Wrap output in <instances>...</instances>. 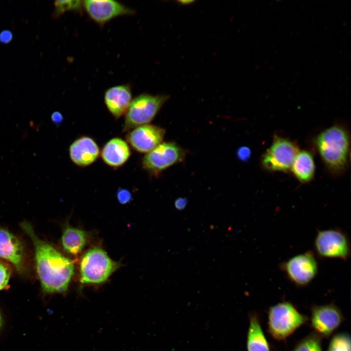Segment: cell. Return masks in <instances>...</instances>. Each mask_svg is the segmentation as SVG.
I'll list each match as a JSON object with an SVG mask.
<instances>
[{
  "mask_svg": "<svg viewBox=\"0 0 351 351\" xmlns=\"http://www.w3.org/2000/svg\"><path fill=\"white\" fill-rule=\"evenodd\" d=\"M20 226L33 244L36 270L43 292H65L74 274L73 262L39 237L29 223L24 221Z\"/></svg>",
  "mask_w": 351,
  "mask_h": 351,
  "instance_id": "cell-1",
  "label": "cell"
},
{
  "mask_svg": "<svg viewBox=\"0 0 351 351\" xmlns=\"http://www.w3.org/2000/svg\"><path fill=\"white\" fill-rule=\"evenodd\" d=\"M315 143L322 159L329 170L338 173L346 168L350 141L345 129L339 125L328 128L317 136Z\"/></svg>",
  "mask_w": 351,
  "mask_h": 351,
  "instance_id": "cell-2",
  "label": "cell"
},
{
  "mask_svg": "<svg viewBox=\"0 0 351 351\" xmlns=\"http://www.w3.org/2000/svg\"><path fill=\"white\" fill-rule=\"evenodd\" d=\"M308 322L309 317L289 301L273 305L267 311V331L277 341H285Z\"/></svg>",
  "mask_w": 351,
  "mask_h": 351,
  "instance_id": "cell-3",
  "label": "cell"
},
{
  "mask_svg": "<svg viewBox=\"0 0 351 351\" xmlns=\"http://www.w3.org/2000/svg\"><path fill=\"white\" fill-rule=\"evenodd\" d=\"M120 266L111 259L102 249L94 248L83 255L80 264L81 284H100L105 282Z\"/></svg>",
  "mask_w": 351,
  "mask_h": 351,
  "instance_id": "cell-4",
  "label": "cell"
},
{
  "mask_svg": "<svg viewBox=\"0 0 351 351\" xmlns=\"http://www.w3.org/2000/svg\"><path fill=\"white\" fill-rule=\"evenodd\" d=\"M169 98V96L166 95H153L146 93L136 97L125 114L123 132L149 124Z\"/></svg>",
  "mask_w": 351,
  "mask_h": 351,
  "instance_id": "cell-5",
  "label": "cell"
},
{
  "mask_svg": "<svg viewBox=\"0 0 351 351\" xmlns=\"http://www.w3.org/2000/svg\"><path fill=\"white\" fill-rule=\"evenodd\" d=\"M313 247L315 255L322 259L347 261L351 255V243L347 234L339 228L318 230Z\"/></svg>",
  "mask_w": 351,
  "mask_h": 351,
  "instance_id": "cell-6",
  "label": "cell"
},
{
  "mask_svg": "<svg viewBox=\"0 0 351 351\" xmlns=\"http://www.w3.org/2000/svg\"><path fill=\"white\" fill-rule=\"evenodd\" d=\"M288 280L297 287L308 286L316 277L318 263L313 251L295 255L279 265Z\"/></svg>",
  "mask_w": 351,
  "mask_h": 351,
  "instance_id": "cell-7",
  "label": "cell"
},
{
  "mask_svg": "<svg viewBox=\"0 0 351 351\" xmlns=\"http://www.w3.org/2000/svg\"><path fill=\"white\" fill-rule=\"evenodd\" d=\"M186 151L174 142H161L143 157V168L156 176L168 168L182 162Z\"/></svg>",
  "mask_w": 351,
  "mask_h": 351,
  "instance_id": "cell-8",
  "label": "cell"
},
{
  "mask_svg": "<svg viewBox=\"0 0 351 351\" xmlns=\"http://www.w3.org/2000/svg\"><path fill=\"white\" fill-rule=\"evenodd\" d=\"M309 322L313 332L323 339L329 338L345 320L341 309L334 303L312 305Z\"/></svg>",
  "mask_w": 351,
  "mask_h": 351,
  "instance_id": "cell-9",
  "label": "cell"
},
{
  "mask_svg": "<svg viewBox=\"0 0 351 351\" xmlns=\"http://www.w3.org/2000/svg\"><path fill=\"white\" fill-rule=\"evenodd\" d=\"M298 151L292 141L275 136L272 145L262 157V165L270 171H288Z\"/></svg>",
  "mask_w": 351,
  "mask_h": 351,
  "instance_id": "cell-10",
  "label": "cell"
},
{
  "mask_svg": "<svg viewBox=\"0 0 351 351\" xmlns=\"http://www.w3.org/2000/svg\"><path fill=\"white\" fill-rule=\"evenodd\" d=\"M83 7L90 18L101 25L115 18L135 13L133 9L113 0H84Z\"/></svg>",
  "mask_w": 351,
  "mask_h": 351,
  "instance_id": "cell-11",
  "label": "cell"
},
{
  "mask_svg": "<svg viewBox=\"0 0 351 351\" xmlns=\"http://www.w3.org/2000/svg\"><path fill=\"white\" fill-rule=\"evenodd\" d=\"M165 134L164 128L147 124L129 131L126 139L136 151L147 154L162 142Z\"/></svg>",
  "mask_w": 351,
  "mask_h": 351,
  "instance_id": "cell-12",
  "label": "cell"
},
{
  "mask_svg": "<svg viewBox=\"0 0 351 351\" xmlns=\"http://www.w3.org/2000/svg\"><path fill=\"white\" fill-rule=\"evenodd\" d=\"M0 258L10 262L20 274L27 271L26 255L22 242L8 231L0 228Z\"/></svg>",
  "mask_w": 351,
  "mask_h": 351,
  "instance_id": "cell-13",
  "label": "cell"
},
{
  "mask_svg": "<svg viewBox=\"0 0 351 351\" xmlns=\"http://www.w3.org/2000/svg\"><path fill=\"white\" fill-rule=\"evenodd\" d=\"M69 151L72 161L80 167L91 165L100 154L99 148L96 142L88 136L76 139L70 146Z\"/></svg>",
  "mask_w": 351,
  "mask_h": 351,
  "instance_id": "cell-14",
  "label": "cell"
},
{
  "mask_svg": "<svg viewBox=\"0 0 351 351\" xmlns=\"http://www.w3.org/2000/svg\"><path fill=\"white\" fill-rule=\"evenodd\" d=\"M106 106L116 119L125 114L132 100L129 84L112 86L106 90L104 96Z\"/></svg>",
  "mask_w": 351,
  "mask_h": 351,
  "instance_id": "cell-15",
  "label": "cell"
},
{
  "mask_svg": "<svg viewBox=\"0 0 351 351\" xmlns=\"http://www.w3.org/2000/svg\"><path fill=\"white\" fill-rule=\"evenodd\" d=\"M247 333V351H273L263 330L260 315L255 311L249 313Z\"/></svg>",
  "mask_w": 351,
  "mask_h": 351,
  "instance_id": "cell-16",
  "label": "cell"
},
{
  "mask_svg": "<svg viewBox=\"0 0 351 351\" xmlns=\"http://www.w3.org/2000/svg\"><path fill=\"white\" fill-rule=\"evenodd\" d=\"M131 155V150L128 143L119 137L109 140L101 151V156L108 166L117 168L122 166Z\"/></svg>",
  "mask_w": 351,
  "mask_h": 351,
  "instance_id": "cell-17",
  "label": "cell"
},
{
  "mask_svg": "<svg viewBox=\"0 0 351 351\" xmlns=\"http://www.w3.org/2000/svg\"><path fill=\"white\" fill-rule=\"evenodd\" d=\"M291 169L294 176L300 181H310L315 172L314 162L311 154L306 151H298Z\"/></svg>",
  "mask_w": 351,
  "mask_h": 351,
  "instance_id": "cell-18",
  "label": "cell"
},
{
  "mask_svg": "<svg viewBox=\"0 0 351 351\" xmlns=\"http://www.w3.org/2000/svg\"><path fill=\"white\" fill-rule=\"evenodd\" d=\"M87 236L86 232L67 225L63 231L61 236L63 249L70 254H78L85 246Z\"/></svg>",
  "mask_w": 351,
  "mask_h": 351,
  "instance_id": "cell-19",
  "label": "cell"
},
{
  "mask_svg": "<svg viewBox=\"0 0 351 351\" xmlns=\"http://www.w3.org/2000/svg\"><path fill=\"white\" fill-rule=\"evenodd\" d=\"M322 339L312 332L299 340L293 348L288 351H322Z\"/></svg>",
  "mask_w": 351,
  "mask_h": 351,
  "instance_id": "cell-20",
  "label": "cell"
},
{
  "mask_svg": "<svg viewBox=\"0 0 351 351\" xmlns=\"http://www.w3.org/2000/svg\"><path fill=\"white\" fill-rule=\"evenodd\" d=\"M327 351H351L350 335L346 332L333 334Z\"/></svg>",
  "mask_w": 351,
  "mask_h": 351,
  "instance_id": "cell-21",
  "label": "cell"
},
{
  "mask_svg": "<svg viewBox=\"0 0 351 351\" xmlns=\"http://www.w3.org/2000/svg\"><path fill=\"white\" fill-rule=\"evenodd\" d=\"M54 16L58 17L68 11H80L83 7V1L78 0H56L54 2Z\"/></svg>",
  "mask_w": 351,
  "mask_h": 351,
  "instance_id": "cell-22",
  "label": "cell"
},
{
  "mask_svg": "<svg viewBox=\"0 0 351 351\" xmlns=\"http://www.w3.org/2000/svg\"><path fill=\"white\" fill-rule=\"evenodd\" d=\"M11 275L9 267L4 263L0 262V290L7 287Z\"/></svg>",
  "mask_w": 351,
  "mask_h": 351,
  "instance_id": "cell-23",
  "label": "cell"
},
{
  "mask_svg": "<svg viewBox=\"0 0 351 351\" xmlns=\"http://www.w3.org/2000/svg\"><path fill=\"white\" fill-rule=\"evenodd\" d=\"M117 199L121 204L130 202L132 199V195L130 192L125 189H119L117 193Z\"/></svg>",
  "mask_w": 351,
  "mask_h": 351,
  "instance_id": "cell-24",
  "label": "cell"
},
{
  "mask_svg": "<svg viewBox=\"0 0 351 351\" xmlns=\"http://www.w3.org/2000/svg\"><path fill=\"white\" fill-rule=\"evenodd\" d=\"M237 156L240 160L244 161L247 160L250 158L251 156V150L247 147H241L238 149Z\"/></svg>",
  "mask_w": 351,
  "mask_h": 351,
  "instance_id": "cell-25",
  "label": "cell"
},
{
  "mask_svg": "<svg viewBox=\"0 0 351 351\" xmlns=\"http://www.w3.org/2000/svg\"><path fill=\"white\" fill-rule=\"evenodd\" d=\"M12 32L9 30H4L0 32V42L7 44L13 39Z\"/></svg>",
  "mask_w": 351,
  "mask_h": 351,
  "instance_id": "cell-26",
  "label": "cell"
},
{
  "mask_svg": "<svg viewBox=\"0 0 351 351\" xmlns=\"http://www.w3.org/2000/svg\"><path fill=\"white\" fill-rule=\"evenodd\" d=\"M52 122L56 125H59L63 120L62 115L59 112L55 111L51 116Z\"/></svg>",
  "mask_w": 351,
  "mask_h": 351,
  "instance_id": "cell-27",
  "label": "cell"
},
{
  "mask_svg": "<svg viewBox=\"0 0 351 351\" xmlns=\"http://www.w3.org/2000/svg\"><path fill=\"white\" fill-rule=\"evenodd\" d=\"M188 203L187 198L179 197L176 199L175 202V206L176 209L182 210L186 206Z\"/></svg>",
  "mask_w": 351,
  "mask_h": 351,
  "instance_id": "cell-28",
  "label": "cell"
},
{
  "mask_svg": "<svg viewBox=\"0 0 351 351\" xmlns=\"http://www.w3.org/2000/svg\"><path fill=\"white\" fill-rule=\"evenodd\" d=\"M1 324H2V319H1V315L0 314V328L1 326Z\"/></svg>",
  "mask_w": 351,
  "mask_h": 351,
  "instance_id": "cell-29",
  "label": "cell"
}]
</instances>
